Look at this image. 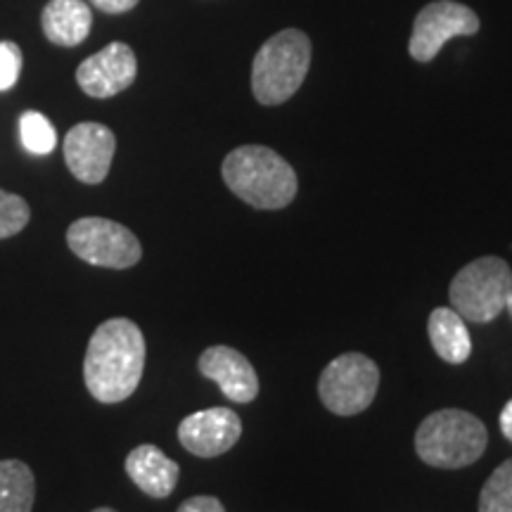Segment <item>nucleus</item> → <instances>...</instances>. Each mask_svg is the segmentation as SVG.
Returning <instances> with one entry per match:
<instances>
[{
  "label": "nucleus",
  "instance_id": "nucleus-8",
  "mask_svg": "<svg viewBox=\"0 0 512 512\" xmlns=\"http://www.w3.org/2000/svg\"><path fill=\"white\" fill-rule=\"evenodd\" d=\"M479 31V17L456 0H434L418 12L413 22L408 53L415 62H432L451 38L475 36Z\"/></svg>",
  "mask_w": 512,
  "mask_h": 512
},
{
  "label": "nucleus",
  "instance_id": "nucleus-14",
  "mask_svg": "<svg viewBox=\"0 0 512 512\" xmlns=\"http://www.w3.org/2000/svg\"><path fill=\"white\" fill-rule=\"evenodd\" d=\"M43 34L62 48L81 46L91 34L93 10L83 0H50L41 15Z\"/></svg>",
  "mask_w": 512,
  "mask_h": 512
},
{
  "label": "nucleus",
  "instance_id": "nucleus-10",
  "mask_svg": "<svg viewBox=\"0 0 512 512\" xmlns=\"http://www.w3.org/2000/svg\"><path fill=\"white\" fill-rule=\"evenodd\" d=\"M138 76V60L131 46L114 41L100 53L86 57L76 69V83L86 95L98 100L114 98L133 86Z\"/></svg>",
  "mask_w": 512,
  "mask_h": 512
},
{
  "label": "nucleus",
  "instance_id": "nucleus-4",
  "mask_svg": "<svg viewBox=\"0 0 512 512\" xmlns=\"http://www.w3.org/2000/svg\"><path fill=\"white\" fill-rule=\"evenodd\" d=\"M311 67V41L304 31L285 29L268 38L252 64V93L266 107L283 105L302 88Z\"/></svg>",
  "mask_w": 512,
  "mask_h": 512
},
{
  "label": "nucleus",
  "instance_id": "nucleus-6",
  "mask_svg": "<svg viewBox=\"0 0 512 512\" xmlns=\"http://www.w3.org/2000/svg\"><path fill=\"white\" fill-rule=\"evenodd\" d=\"M67 245L86 264L112 271H124L143 259V247L136 235L121 223L102 216L74 221L67 230Z\"/></svg>",
  "mask_w": 512,
  "mask_h": 512
},
{
  "label": "nucleus",
  "instance_id": "nucleus-9",
  "mask_svg": "<svg viewBox=\"0 0 512 512\" xmlns=\"http://www.w3.org/2000/svg\"><path fill=\"white\" fill-rule=\"evenodd\" d=\"M64 162L76 181L98 185L110 174V166L117 152V138L112 128L98 121H83L69 128L64 136Z\"/></svg>",
  "mask_w": 512,
  "mask_h": 512
},
{
  "label": "nucleus",
  "instance_id": "nucleus-21",
  "mask_svg": "<svg viewBox=\"0 0 512 512\" xmlns=\"http://www.w3.org/2000/svg\"><path fill=\"white\" fill-rule=\"evenodd\" d=\"M176 512H226V508L214 496H192Z\"/></svg>",
  "mask_w": 512,
  "mask_h": 512
},
{
  "label": "nucleus",
  "instance_id": "nucleus-1",
  "mask_svg": "<svg viewBox=\"0 0 512 512\" xmlns=\"http://www.w3.org/2000/svg\"><path fill=\"white\" fill-rule=\"evenodd\" d=\"M145 370V337L133 320L110 318L95 328L83 358L86 389L100 403H121Z\"/></svg>",
  "mask_w": 512,
  "mask_h": 512
},
{
  "label": "nucleus",
  "instance_id": "nucleus-18",
  "mask_svg": "<svg viewBox=\"0 0 512 512\" xmlns=\"http://www.w3.org/2000/svg\"><path fill=\"white\" fill-rule=\"evenodd\" d=\"M479 512H512V458L498 465L479 494Z\"/></svg>",
  "mask_w": 512,
  "mask_h": 512
},
{
  "label": "nucleus",
  "instance_id": "nucleus-7",
  "mask_svg": "<svg viewBox=\"0 0 512 512\" xmlns=\"http://www.w3.org/2000/svg\"><path fill=\"white\" fill-rule=\"evenodd\" d=\"M380 387V368L366 354H342L323 370L318 394L323 406L335 415L363 413Z\"/></svg>",
  "mask_w": 512,
  "mask_h": 512
},
{
  "label": "nucleus",
  "instance_id": "nucleus-16",
  "mask_svg": "<svg viewBox=\"0 0 512 512\" xmlns=\"http://www.w3.org/2000/svg\"><path fill=\"white\" fill-rule=\"evenodd\" d=\"M36 501L34 472L22 460H0V512H31Z\"/></svg>",
  "mask_w": 512,
  "mask_h": 512
},
{
  "label": "nucleus",
  "instance_id": "nucleus-11",
  "mask_svg": "<svg viewBox=\"0 0 512 512\" xmlns=\"http://www.w3.org/2000/svg\"><path fill=\"white\" fill-rule=\"evenodd\" d=\"M242 434L240 415L230 408H204L178 425V441L197 458H216L238 444Z\"/></svg>",
  "mask_w": 512,
  "mask_h": 512
},
{
  "label": "nucleus",
  "instance_id": "nucleus-13",
  "mask_svg": "<svg viewBox=\"0 0 512 512\" xmlns=\"http://www.w3.org/2000/svg\"><path fill=\"white\" fill-rule=\"evenodd\" d=\"M126 475L150 498H169L178 484L181 467L162 448L143 444L128 453Z\"/></svg>",
  "mask_w": 512,
  "mask_h": 512
},
{
  "label": "nucleus",
  "instance_id": "nucleus-12",
  "mask_svg": "<svg viewBox=\"0 0 512 512\" xmlns=\"http://www.w3.org/2000/svg\"><path fill=\"white\" fill-rule=\"evenodd\" d=\"M197 368L207 380L219 384L223 396L233 403H252L259 394L256 370L238 349L226 347V344L209 347L200 356Z\"/></svg>",
  "mask_w": 512,
  "mask_h": 512
},
{
  "label": "nucleus",
  "instance_id": "nucleus-24",
  "mask_svg": "<svg viewBox=\"0 0 512 512\" xmlns=\"http://www.w3.org/2000/svg\"><path fill=\"white\" fill-rule=\"evenodd\" d=\"M505 311H508L510 318H512V292H510V297H508V306H505Z\"/></svg>",
  "mask_w": 512,
  "mask_h": 512
},
{
  "label": "nucleus",
  "instance_id": "nucleus-17",
  "mask_svg": "<svg viewBox=\"0 0 512 512\" xmlns=\"http://www.w3.org/2000/svg\"><path fill=\"white\" fill-rule=\"evenodd\" d=\"M19 140H22L24 150H27L29 155L46 157L55 150L57 133L46 114L29 110L19 117Z\"/></svg>",
  "mask_w": 512,
  "mask_h": 512
},
{
  "label": "nucleus",
  "instance_id": "nucleus-5",
  "mask_svg": "<svg viewBox=\"0 0 512 512\" xmlns=\"http://www.w3.org/2000/svg\"><path fill=\"white\" fill-rule=\"evenodd\" d=\"M512 292V271L501 256H482L453 278L451 297L453 311L470 323H491L508 306Z\"/></svg>",
  "mask_w": 512,
  "mask_h": 512
},
{
  "label": "nucleus",
  "instance_id": "nucleus-23",
  "mask_svg": "<svg viewBox=\"0 0 512 512\" xmlns=\"http://www.w3.org/2000/svg\"><path fill=\"white\" fill-rule=\"evenodd\" d=\"M501 432L505 439L512 441V399L505 403V408L501 411Z\"/></svg>",
  "mask_w": 512,
  "mask_h": 512
},
{
  "label": "nucleus",
  "instance_id": "nucleus-22",
  "mask_svg": "<svg viewBox=\"0 0 512 512\" xmlns=\"http://www.w3.org/2000/svg\"><path fill=\"white\" fill-rule=\"evenodd\" d=\"M140 0H91L95 8L107 12V15H124V12L133 10Z\"/></svg>",
  "mask_w": 512,
  "mask_h": 512
},
{
  "label": "nucleus",
  "instance_id": "nucleus-20",
  "mask_svg": "<svg viewBox=\"0 0 512 512\" xmlns=\"http://www.w3.org/2000/svg\"><path fill=\"white\" fill-rule=\"evenodd\" d=\"M22 74V50L17 43L0 41V93L12 91Z\"/></svg>",
  "mask_w": 512,
  "mask_h": 512
},
{
  "label": "nucleus",
  "instance_id": "nucleus-15",
  "mask_svg": "<svg viewBox=\"0 0 512 512\" xmlns=\"http://www.w3.org/2000/svg\"><path fill=\"white\" fill-rule=\"evenodd\" d=\"M427 332H430V342L441 361L460 366L472 354V339L467 330L465 318L453 309H434L430 320H427Z\"/></svg>",
  "mask_w": 512,
  "mask_h": 512
},
{
  "label": "nucleus",
  "instance_id": "nucleus-19",
  "mask_svg": "<svg viewBox=\"0 0 512 512\" xmlns=\"http://www.w3.org/2000/svg\"><path fill=\"white\" fill-rule=\"evenodd\" d=\"M29 219L31 209L27 200H22L15 192L0 190V240L22 233Z\"/></svg>",
  "mask_w": 512,
  "mask_h": 512
},
{
  "label": "nucleus",
  "instance_id": "nucleus-25",
  "mask_svg": "<svg viewBox=\"0 0 512 512\" xmlns=\"http://www.w3.org/2000/svg\"><path fill=\"white\" fill-rule=\"evenodd\" d=\"M93 512H117V510H112V508H95Z\"/></svg>",
  "mask_w": 512,
  "mask_h": 512
},
{
  "label": "nucleus",
  "instance_id": "nucleus-3",
  "mask_svg": "<svg viewBox=\"0 0 512 512\" xmlns=\"http://www.w3.org/2000/svg\"><path fill=\"white\" fill-rule=\"evenodd\" d=\"M486 441L489 432L477 415L444 408L420 422L415 432V451L422 463L441 470H458L482 458Z\"/></svg>",
  "mask_w": 512,
  "mask_h": 512
},
{
  "label": "nucleus",
  "instance_id": "nucleus-2",
  "mask_svg": "<svg viewBox=\"0 0 512 512\" xmlns=\"http://www.w3.org/2000/svg\"><path fill=\"white\" fill-rule=\"evenodd\" d=\"M223 181L254 209H285L297 197V174L278 152L242 145L223 159Z\"/></svg>",
  "mask_w": 512,
  "mask_h": 512
}]
</instances>
